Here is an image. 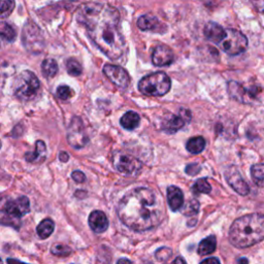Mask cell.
Masks as SVG:
<instances>
[{"label": "cell", "instance_id": "obj_40", "mask_svg": "<svg viewBox=\"0 0 264 264\" xmlns=\"http://www.w3.org/2000/svg\"><path fill=\"white\" fill-rule=\"evenodd\" d=\"M7 264H27V263L22 262V261L17 260V259H11V258H9V259H7Z\"/></svg>", "mask_w": 264, "mask_h": 264}, {"label": "cell", "instance_id": "obj_27", "mask_svg": "<svg viewBox=\"0 0 264 264\" xmlns=\"http://www.w3.org/2000/svg\"><path fill=\"white\" fill-rule=\"evenodd\" d=\"M192 191L195 194H209L212 191V186L207 179H198L192 186Z\"/></svg>", "mask_w": 264, "mask_h": 264}, {"label": "cell", "instance_id": "obj_17", "mask_svg": "<svg viewBox=\"0 0 264 264\" xmlns=\"http://www.w3.org/2000/svg\"><path fill=\"white\" fill-rule=\"evenodd\" d=\"M89 225L95 233H102L109 227V220L104 212L93 211L89 216Z\"/></svg>", "mask_w": 264, "mask_h": 264}, {"label": "cell", "instance_id": "obj_31", "mask_svg": "<svg viewBox=\"0 0 264 264\" xmlns=\"http://www.w3.org/2000/svg\"><path fill=\"white\" fill-rule=\"evenodd\" d=\"M51 252L56 256L64 257V256H68L71 253V249L68 246H65L62 244H56L52 247Z\"/></svg>", "mask_w": 264, "mask_h": 264}, {"label": "cell", "instance_id": "obj_35", "mask_svg": "<svg viewBox=\"0 0 264 264\" xmlns=\"http://www.w3.org/2000/svg\"><path fill=\"white\" fill-rule=\"evenodd\" d=\"M201 167L199 164L197 163H191V164H188L185 168V171L187 174L189 175H196L199 171H200Z\"/></svg>", "mask_w": 264, "mask_h": 264}, {"label": "cell", "instance_id": "obj_24", "mask_svg": "<svg viewBox=\"0 0 264 264\" xmlns=\"http://www.w3.org/2000/svg\"><path fill=\"white\" fill-rule=\"evenodd\" d=\"M205 148V140L202 136H195L190 138L186 143V149L191 154H199Z\"/></svg>", "mask_w": 264, "mask_h": 264}, {"label": "cell", "instance_id": "obj_20", "mask_svg": "<svg viewBox=\"0 0 264 264\" xmlns=\"http://www.w3.org/2000/svg\"><path fill=\"white\" fill-rule=\"evenodd\" d=\"M159 20L156 16L152 13H146L141 16L137 20V26L142 31H151L155 30V29L158 27Z\"/></svg>", "mask_w": 264, "mask_h": 264}, {"label": "cell", "instance_id": "obj_5", "mask_svg": "<svg viewBox=\"0 0 264 264\" xmlns=\"http://www.w3.org/2000/svg\"><path fill=\"white\" fill-rule=\"evenodd\" d=\"M40 88L39 80L32 71H22L14 83V96L22 101L32 100Z\"/></svg>", "mask_w": 264, "mask_h": 264}, {"label": "cell", "instance_id": "obj_32", "mask_svg": "<svg viewBox=\"0 0 264 264\" xmlns=\"http://www.w3.org/2000/svg\"><path fill=\"white\" fill-rule=\"evenodd\" d=\"M14 8V2L13 1H9V0H3L0 3V16L2 18L7 17L8 14L12 11V9Z\"/></svg>", "mask_w": 264, "mask_h": 264}, {"label": "cell", "instance_id": "obj_28", "mask_svg": "<svg viewBox=\"0 0 264 264\" xmlns=\"http://www.w3.org/2000/svg\"><path fill=\"white\" fill-rule=\"evenodd\" d=\"M0 31H1L2 39H4L5 41L11 42L16 38V31H14L12 26H10L8 23H1V25H0Z\"/></svg>", "mask_w": 264, "mask_h": 264}, {"label": "cell", "instance_id": "obj_25", "mask_svg": "<svg viewBox=\"0 0 264 264\" xmlns=\"http://www.w3.org/2000/svg\"><path fill=\"white\" fill-rule=\"evenodd\" d=\"M41 71L46 78H54L58 72V64L55 59L47 58L41 63Z\"/></svg>", "mask_w": 264, "mask_h": 264}, {"label": "cell", "instance_id": "obj_21", "mask_svg": "<svg viewBox=\"0 0 264 264\" xmlns=\"http://www.w3.org/2000/svg\"><path fill=\"white\" fill-rule=\"evenodd\" d=\"M140 122V117L135 112L129 111L123 115V117L120 120V123L123 128L126 130H134L136 127H138Z\"/></svg>", "mask_w": 264, "mask_h": 264}, {"label": "cell", "instance_id": "obj_12", "mask_svg": "<svg viewBox=\"0 0 264 264\" xmlns=\"http://www.w3.org/2000/svg\"><path fill=\"white\" fill-rule=\"evenodd\" d=\"M225 179L229 186L242 196H246L250 192V188L243 179L242 174L240 173L239 169L236 166H229L225 170Z\"/></svg>", "mask_w": 264, "mask_h": 264}, {"label": "cell", "instance_id": "obj_42", "mask_svg": "<svg viewBox=\"0 0 264 264\" xmlns=\"http://www.w3.org/2000/svg\"><path fill=\"white\" fill-rule=\"evenodd\" d=\"M117 264H133L130 260L126 259V258H122L120 260H118V262H117Z\"/></svg>", "mask_w": 264, "mask_h": 264}, {"label": "cell", "instance_id": "obj_11", "mask_svg": "<svg viewBox=\"0 0 264 264\" xmlns=\"http://www.w3.org/2000/svg\"><path fill=\"white\" fill-rule=\"evenodd\" d=\"M228 93L231 98L237 100L242 104H250V102L256 98L257 94L259 93V88H245L238 82L230 81L227 85Z\"/></svg>", "mask_w": 264, "mask_h": 264}, {"label": "cell", "instance_id": "obj_22", "mask_svg": "<svg viewBox=\"0 0 264 264\" xmlns=\"http://www.w3.org/2000/svg\"><path fill=\"white\" fill-rule=\"evenodd\" d=\"M216 248H217L216 237L210 236L207 239H204L200 242L197 252L199 255L205 256V255H209V254H212L213 252H215Z\"/></svg>", "mask_w": 264, "mask_h": 264}, {"label": "cell", "instance_id": "obj_41", "mask_svg": "<svg viewBox=\"0 0 264 264\" xmlns=\"http://www.w3.org/2000/svg\"><path fill=\"white\" fill-rule=\"evenodd\" d=\"M173 264H186V262H185L183 257H177L175 258V260L173 261Z\"/></svg>", "mask_w": 264, "mask_h": 264}, {"label": "cell", "instance_id": "obj_10", "mask_svg": "<svg viewBox=\"0 0 264 264\" xmlns=\"http://www.w3.org/2000/svg\"><path fill=\"white\" fill-rule=\"evenodd\" d=\"M67 140L69 144L76 149H82L89 142V137L85 132L82 120L79 117H73L68 126Z\"/></svg>", "mask_w": 264, "mask_h": 264}, {"label": "cell", "instance_id": "obj_36", "mask_svg": "<svg viewBox=\"0 0 264 264\" xmlns=\"http://www.w3.org/2000/svg\"><path fill=\"white\" fill-rule=\"evenodd\" d=\"M71 178L75 180L77 183H84L86 181V175L84 172L80 170H75L71 173Z\"/></svg>", "mask_w": 264, "mask_h": 264}, {"label": "cell", "instance_id": "obj_7", "mask_svg": "<svg viewBox=\"0 0 264 264\" xmlns=\"http://www.w3.org/2000/svg\"><path fill=\"white\" fill-rule=\"evenodd\" d=\"M23 45L27 51L33 54H38L42 52L45 47V39L41 34L38 26L31 21H28L23 28Z\"/></svg>", "mask_w": 264, "mask_h": 264}, {"label": "cell", "instance_id": "obj_38", "mask_svg": "<svg viewBox=\"0 0 264 264\" xmlns=\"http://www.w3.org/2000/svg\"><path fill=\"white\" fill-rule=\"evenodd\" d=\"M200 264H221L219 261L218 258L216 257H211V258H207L205 260L201 261Z\"/></svg>", "mask_w": 264, "mask_h": 264}, {"label": "cell", "instance_id": "obj_4", "mask_svg": "<svg viewBox=\"0 0 264 264\" xmlns=\"http://www.w3.org/2000/svg\"><path fill=\"white\" fill-rule=\"evenodd\" d=\"M170 88V78L162 71L145 76L138 83L139 91L146 96H163L168 93Z\"/></svg>", "mask_w": 264, "mask_h": 264}, {"label": "cell", "instance_id": "obj_8", "mask_svg": "<svg viewBox=\"0 0 264 264\" xmlns=\"http://www.w3.org/2000/svg\"><path fill=\"white\" fill-rule=\"evenodd\" d=\"M30 212V201L26 196H21L17 199H9L4 204L2 210V218L7 217V224L12 225V222H17L21 217Z\"/></svg>", "mask_w": 264, "mask_h": 264}, {"label": "cell", "instance_id": "obj_33", "mask_svg": "<svg viewBox=\"0 0 264 264\" xmlns=\"http://www.w3.org/2000/svg\"><path fill=\"white\" fill-rule=\"evenodd\" d=\"M172 255V251L167 247H162L158 249L155 253V256L158 261H166L168 260Z\"/></svg>", "mask_w": 264, "mask_h": 264}, {"label": "cell", "instance_id": "obj_29", "mask_svg": "<svg viewBox=\"0 0 264 264\" xmlns=\"http://www.w3.org/2000/svg\"><path fill=\"white\" fill-rule=\"evenodd\" d=\"M65 64H66L67 72L69 73L70 76L78 77L81 75L82 71H83V68H82V65L80 64V62L77 61L76 59H73V58H69V59H67Z\"/></svg>", "mask_w": 264, "mask_h": 264}, {"label": "cell", "instance_id": "obj_43", "mask_svg": "<svg viewBox=\"0 0 264 264\" xmlns=\"http://www.w3.org/2000/svg\"><path fill=\"white\" fill-rule=\"evenodd\" d=\"M239 264H248V259L247 258L239 259Z\"/></svg>", "mask_w": 264, "mask_h": 264}, {"label": "cell", "instance_id": "obj_14", "mask_svg": "<svg viewBox=\"0 0 264 264\" xmlns=\"http://www.w3.org/2000/svg\"><path fill=\"white\" fill-rule=\"evenodd\" d=\"M104 73L113 84L123 88V89H126L130 84V77L128 72L121 66L106 64L104 66Z\"/></svg>", "mask_w": 264, "mask_h": 264}, {"label": "cell", "instance_id": "obj_6", "mask_svg": "<svg viewBox=\"0 0 264 264\" xmlns=\"http://www.w3.org/2000/svg\"><path fill=\"white\" fill-rule=\"evenodd\" d=\"M220 48L230 56H237L244 53L248 48V38L237 29H226V36L220 43Z\"/></svg>", "mask_w": 264, "mask_h": 264}, {"label": "cell", "instance_id": "obj_26", "mask_svg": "<svg viewBox=\"0 0 264 264\" xmlns=\"http://www.w3.org/2000/svg\"><path fill=\"white\" fill-rule=\"evenodd\" d=\"M251 177L258 187H264V163H258L251 167Z\"/></svg>", "mask_w": 264, "mask_h": 264}, {"label": "cell", "instance_id": "obj_13", "mask_svg": "<svg viewBox=\"0 0 264 264\" xmlns=\"http://www.w3.org/2000/svg\"><path fill=\"white\" fill-rule=\"evenodd\" d=\"M190 121H191V113L186 109H181L178 115L171 116L163 121L162 129L167 133H175Z\"/></svg>", "mask_w": 264, "mask_h": 264}, {"label": "cell", "instance_id": "obj_30", "mask_svg": "<svg viewBox=\"0 0 264 264\" xmlns=\"http://www.w3.org/2000/svg\"><path fill=\"white\" fill-rule=\"evenodd\" d=\"M199 212V202L196 199L188 200L185 204L183 213L185 216H195Z\"/></svg>", "mask_w": 264, "mask_h": 264}, {"label": "cell", "instance_id": "obj_16", "mask_svg": "<svg viewBox=\"0 0 264 264\" xmlns=\"http://www.w3.org/2000/svg\"><path fill=\"white\" fill-rule=\"evenodd\" d=\"M204 35L210 41L220 45L226 36V29L215 22H209L204 27Z\"/></svg>", "mask_w": 264, "mask_h": 264}, {"label": "cell", "instance_id": "obj_37", "mask_svg": "<svg viewBox=\"0 0 264 264\" xmlns=\"http://www.w3.org/2000/svg\"><path fill=\"white\" fill-rule=\"evenodd\" d=\"M252 3L259 12L264 13V0H258V1H253Z\"/></svg>", "mask_w": 264, "mask_h": 264}, {"label": "cell", "instance_id": "obj_1", "mask_svg": "<svg viewBox=\"0 0 264 264\" xmlns=\"http://www.w3.org/2000/svg\"><path fill=\"white\" fill-rule=\"evenodd\" d=\"M77 20L87 29L94 45L110 59L122 57L126 41L120 29L118 9L107 3L86 2L79 7Z\"/></svg>", "mask_w": 264, "mask_h": 264}, {"label": "cell", "instance_id": "obj_23", "mask_svg": "<svg viewBox=\"0 0 264 264\" xmlns=\"http://www.w3.org/2000/svg\"><path fill=\"white\" fill-rule=\"evenodd\" d=\"M54 229H55V223L53 222V220L45 219L38 224L36 228V232H37V236L41 240H46L54 232Z\"/></svg>", "mask_w": 264, "mask_h": 264}, {"label": "cell", "instance_id": "obj_2", "mask_svg": "<svg viewBox=\"0 0 264 264\" xmlns=\"http://www.w3.org/2000/svg\"><path fill=\"white\" fill-rule=\"evenodd\" d=\"M117 213L124 225L137 232L157 227L165 215L162 202L149 188L130 190L120 200Z\"/></svg>", "mask_w": 264, "mask_h": 264}, {"label": "cell", "instance_id": "obj_39", "mask_svg": "<svg viewBox=\"0 0 264 264\" xmlns=\"http://www.w3.org/2000/svg\"><path fill=\"white\" fill-rule=\"evenodd\" d=\"M59 159L60 161H62V162H67L69 160V155L66 152H61L59 155Z\"/></svg>", "mask_w": 264, "mask_h": 264}, {"label": "cell", "instance_id": "obj_9", "mask_svg": "<svg viewBox=\"0 0 264 264\" xmlns=\"http://www.w3.org/2000/svg\"><path fill=\"white\" fill-rule=\"evenodd\" d=\"M113 160L116 169L125 175H135L142 167L141 162L137 158L124 152H116Z\"/></svg>", "mask_w": 264, "mask_h": 264}, {"label": "cell", "instance_id": "obj_19", "mask_svg": "<svg viewBox=\"0 0 264 264\" xmlns=\"http://www.w3.org/2000/svg\"><path fill=\"white\" fill-rule=\"evenodd\" d=\"M47 154V146L46 143L42 140H37L35 143V151L34 152H27L25 154V159L29 163H41L46 159Z\"/></svg>", "mask_w": 264, "mask_h": 264}, {"label": "cell", "instance_id": "obj_3", "mask_svg": "<svg viewBox=\"0 0 264 264\" xmlns=\"http://www.w3.org/2000/svg\"><path fill=\"white\" fill-rule=\"evenodd\" d=\"M264 240V215L249 214L234 221L229 230L230 243L239 249L252 247Z\"/></svg>", "mask_w": 264, "mask_h": 264}, {"label": "cell", "instance_id": "obj_15", "mask_svg": "<svg viewBox=\"0 0 264 264\" xmlns=\"http://www.w3.org/2000/svg\"><path fill=\"white\" fill-rule=\"evenodd\" d=\"M152 62L159 67L170 65L173 62V53L171 49L166 45L157 46L152 54Z\"/></svg>", "mask_w": 264, "mask_h": 264}, {"label": "cell", "instance_id": "obj_18", "mask_svg": "<svg viewBox=\"0 0 264 264\" xmlns=\"http://www.w3.org/2000/svg\"><path fill=\"white\" fill-rule=\"evenodd\" d=\"M167 202L172 212H178L184 204V193L177 186L167 188Z\"/></svg>", "mask_w": 264, "mask_h": 264}, {"label": "cell", "instance_id": "obj_34", "mask_svg": "<svg viewBox=\"0 0 264 264\" xmlns=\"http://www.w3.org/2000/svg\"><path fill=\"white\" fill-rule=\"evenodd\" d=\"M57 96L59 97L61 100H67L72 96V90L71 88L65 85L59 86L57 89Z\"/></svg>", "mask_w": 264, "mask_h": 264}]
</instances>
